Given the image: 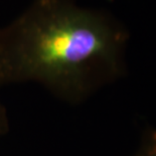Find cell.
Listing matches in <instances>:
<instances>
[{"mask_svg":"<svg viewBox=\"0 0 156 156\" xmlns=\"http://www.w3.org/2000/svg\"><path fill=\"white\" fill-rule=\"evenodd\" d=\"M127 34L76 0H31L0 26V87L37 83L75 104L120 73Z\"/></svg>","mask_w":156,"mask_h":156,"instance_id":"6da1fadb","label":"cell"},{"mask_svg":"<svg viewBox=\"0 0 156 156\" xmlns=\"http://www.w3.org/2000/svg\"><path fill=\"white\" fill-rule=\"evenodd\" d=\"M138 156H156V141L150 144Z\"/></svg>","mask_w":156,"mask_h":156,"instance_id":"7a4b0ae2","label":"cell"}]
</instances>
